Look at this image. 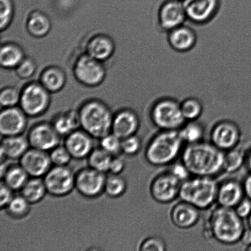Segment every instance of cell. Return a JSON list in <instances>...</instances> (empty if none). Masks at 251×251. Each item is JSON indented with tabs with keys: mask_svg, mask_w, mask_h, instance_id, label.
Here are the masks:
<instances>
[{
	"mask_svg": "<svg viewBox=\"0 0 251 251\" xmlns=\"http://www.w3.org/2000/svg\"><path fill=\"white\" fill-rule=\"evenodd\" d=\"M184 146L179 130H159L148 143L145 158L152 166H170L181 157Z\"/></svg>",
	"mask_w": 251,
	"mask_h": 251,
	"instance_id": "cell-3",
	"label": "cell"
},
{
	"mask_svg": "<svg viewBox=\"0 0 251 251\" xmlns=\"http://www.w3.org/2000/svg\"><path fill=\"white\" fill-rule=\"evenodd\" d=\"M187 19L192 23L205 25L220 11V0H183Z\"/></svg>",
	"mask_w": 251,
	"mask_h": 251,
	"instance_id": "cell-13",
	"label": "cell"
},
{
	"mask_svg": "<svg viewBox=\"0 0 251 251\" xmlns=\"http://www.w3.org/2000/svg\"><path fill=\"white\" fill-rule=\"evenodd\" d=\"M243 188H244L245 197L251 201V173L245 177L243 182Z\"/></svg>",
	"mask_w": 251,
	"mask_h": 251,
	"instance_id": "cell-48",
	"label": "cell"
},
{
	"mask_svg": "<svg viewBox=\"0 0 251 251\" xmlns=\"http://www.w3.org/2000/svg\"><path fill=\"white\" fill-rule=\"evenodd\" d=\"M27 28L31 35L35 37L46 36L51 28L50 21L48 17L41 12H35L30 15Z\"/></svg>",
	"mask_w": 251,
	"mask_h": 251,
	"instance_id": "cell-32",
	"label": "cell"
},
{
	"mask_svg": "<svg viewBox=\"0 0 251 251\" xmlns=\"http://www.w3.org/2000/svg\"><path fill=\"white\" fill-rule=\"evenodd\" d=\"M30 146L28 138L22 135L4 137L1 144V158L21 159Z\"/></svg>",
	"mask_w": 251,
	"mask_h": 251,
	"instance_id": "cell-23",
	"label": "cell"
},
{
	"mask_svg": "<svg viewBox=\"0 0 251 251\" xmlns=\"http://www.w3.org/2000/svg\"><path fill=\"white\" fill-rule=\"evenodd\" d=\"M112 158V155L100 147L92 150L88 156V161L90 167L105 173L109 171Z\"/></svg>",
	"mask_w": 251,
	"mask_h": 251,
	"instance_id": "cell-34",
	"label": "cell"
},
{
	"mask_svg": "<svg viewBox=\"0 0 251 251\" xmlns=\"http://www.w3.org/2000/svg\"><path fill=\"white\" fill-rule=\"evenodd\" d=\"M74 71L80 83L91 87L100 84L105 75V69L100 61L88 55L78 59Z\"/></svg>",
	"mask_w": 251,
	"mask_h": 251,
	"instance_id": "cell-14",
	"label": "cell"
},
{
	"mask_svg": "<svg viewBox=\"0 0 251 251\" xmlns=\"http://www.w3.org/2000/svg\"><path fill=\"white\" fill-rule=\"evenodd\" d=\"M6 208L12 217L21 218L29 213L30 203L23 196H14Z\"/></svg>",
	"mask_w": 251,
	"mask_h": 251,
	"instance_id": "cell-36",
	"label": "cell"
},
{
	"mask_svg": "<svg viewBox=\"0 0 251 251\" xmlns=\"http://www.w3.org/2000/svg\"><path fill=\"white\" fill-rule=\"evenodd\" d=\"M127 189V182L120 174H112L107 177L104 192L110 198L122 196Z\"/></svg>",
	"mask_w": 251,
	"mask_h": 251,
	"instance_id": "cell-35",
	"label": "cell"
},
{
	"mask_svg": "<svg viewBox=\"0 0 251 251\" xmlns=\"http://www.w3.org/2000/svg\"><path fill=\"white\" fill-rule=\"evenodd\" d=\"M106 178L105 173L89 167L76 175L75 188L85 198H97L104 191Z\"/></svg>",
	"mask_w": 251,
	"mask_h": 251,
	"instance_id": "cell-12",
	"label": "cell"
},
{
	"mask_svg": "<svg viewBox=\"0 0 251 251\" xmlns=\"http://www.w3.org/2000/svg\"><path fill=\"white\" fill-rule=\"evenodd\" d=\"M93 138L85 130H75L67 135L65 146L73 158H85L93 150Z\"/></svg>",
	"mask_w": 251,
	"mask_h": 251,
	"instance_id": "cell-22",
	"label": "cell"
},
{
	"mask_svg": "<svg viewBox=\"0 0 251 251\" xmlns=\"http://www.w3.org/2000/svg\"><path fill=\"white\" fill-rule=\"evenodd\" d=\"M13 11L11 0H0V27L1 30L8 26L13 16Z\"/></svg>",
	"mask_w": 251,
	"mask_h": 251,
	"instance_id": "cell-42",
	"label": "cell"
},
{
	"mask_svg": "<svg viewBox=\"0 0 251 251\" xmlns=\"http://www.w3.org/2000/svg\"><path fill=\"white\" fill-rule=\"evenodd\" d=\"M50 103L49 91L43 85L31 83L21 93L20 104L26 115L36 117L46 111Z\"/></svg>",
	"mask_w": 251,
	"mask_h": 251,
	"instance_id": "cell-10",
	"label": "cell"
},
{
	"mask_svg": "<svg viewBox=\"0 0 251 251\" xmlns=\"http://www.w3.org/2000/svg\"><path fill=\"white\" fill-rule=\"evenodd\" d=\"M75 176L67 166H55L44 176L47 191L53 196H67L75 188Z\"/></svg>",
	"mask_w": 251,
	"mask_h": 251,
	"instance_id": "cell-8",
	"label": "cell"
},
{
	"mask_svg": "<svg viewBox=\"0 0 251 251\" xmlns=\"http://www.w3.org/2000/svg\"><path fill=\"white\" fill-rule=\"evenodd\" d=\"M186 21L188 19L183 0H166L157 11V25L167 33L184 25Z\"/></svg>",
	"mask_w": 251,
	"mask_h": 251,
	"instance_id": "cell-11",
	"label": "cell"
},
{
	"mask_svg": "<svg viewBox=\"0 0 251 251\" xmlns=\"http://www.w3.org/2000/svg\"><path fill=\"white\" fill-rule=\"evenodd\" d=\"M245 198L243 183H240L237 179H226L219 184L216 199L218 205L235 208Z\"/></svg>",
	"mask_w": 251,
	"mask_h": 251,
	"instance_id": "cell-19",
	"label": "cell"
},
{
	"mask_svg": "<svg viewBox=\"0 0 251 251\" xmlns=\"http://www.w3.org/2000/svg\"><path fill=\"white\" fill-rule=\"evenodd\" d=\"M29 145L34 149L48 151L58 146L60 135L52 125L39 124L34 126L28 135Z\"/></svg>",
	"mask_w": 251,
	"mask_h": 251,
	"instance_id": "cell-16",
	"label": "cell"
},
{
	"mask_svg": "<svg viewBox=\"0 0 251 251\" xmlns=\"http://www.w3.org/2000/svg\"><path fill=\"white\" fill-rule=\"evenodd\" d=\"M247 151L239 146L225 152L224 172L234 174L239 171L246 164Z\"/></svg>",
	"mask_w": 251,
	"mask_h": 251,
	"instance_id": "cell-31",
	"label": "cell"
},
{
	"mask_svg": "<svg viewBox=\"0 0 251 251\" xmlns=\"http://www.w3.org/2000/svg\"><path fill=\"white\" fill-rule=\"evenodd\" d=\"M246 166H247L248 171L251 173V148L247 152V158H246Z\"/></svg>",
	"mask_w": 251,
	"mask_h": 251,
	"instance_id": "cell-50",
	"label": "cell"
},
{
	"mask_svg": "<svg viewBox=\"0 0 251 251\" xmlns=\"http://www.w3.org/2000/svg\"><path fill=\"white\" fill-rule=\"evenodd\" d=\"M245 248L251 245V228L247 227L241 238L240 242Z\"/></svg>",
	"mask_w": 251,
	"mask_h": 251,
	"instance_id": "cell-49",
	"label": "cell"
},
{
	"mask_svg": "<svg viewBox=\"0 0 251 251\" xmlns=\"http://www.w3.org/2000/svg\"><path fill=\"white\" fill-rule=\"evenodd\" d=\"M47 191L44 179L40 177H31L21 189L23 196L30 204L36 203L43 200Z\"/></svg>",
	"mask_w": 251,
	"mask_h": 251,
	"instance_id": "cell-25",
	"label": "cell"
},
{
	"mask_svg": "<svg viewBox=\"0 0 251 251\" xmlns=\"http://www.w3.org/2000/svg\"><path fill=\"white\" fill-rule=\"evenodd\" d=\"M13 190L7 186L6 184L2 181L1 186H0V204H1V208H6L7 206L12 201L14 198Z\"/></svg>",
	"mask_w": 251,
	"mask_h": 251,
	"instance_id": "cell-46",
	"label": "cell"
},
{
	"mask_svg": "<svg viewBox=\"0 0 251 251\" xmlns=\"http://www.w3.org/2000/svg\"><path fill=\"white\" fill-rule=\"evenodd\" d=\"M142 145V140L138 135H131L122 139V152L127 156H134L140 152Z\"/></svg>",
	"mask_w": 251,
	"mask_h": 251,
	"instance_id": "cell-39",
	"label": "cell"
},
{
	"mask_svg": "<svg viewBox=\"0 0 251 251\" xmlns=\"http://www.w3.org/2000/svg\"><path fill=\"white\" fill-rule=\"evenodd\" d=\"M167 41L175 51L188 52L196 46L198 36L194 29L184 24L167 33Z\"/></svg>",
	"mask_w": 251,
	"mask_h": 251,
	"instance_id": "cell-21",
	"label": "cell"
},
{
	"mask_svg": "<svg viewBox=\"0 0 251 251\" xmlns=\"http://www.w3.org/2000/svg\"><path fill=\"white\" fill-rule=\"evenodd\" d=\"M219 184L213 177L193 176L182 182L179 198L201 210L216 203Z\"/></svg>",
	"mask_w": 251,
	"mask_h": 251,
	"instance_id": "cell-4",
	"label": "cell"
},
{
	"mask_svg": "<svg viewBox=\"0 0 251 251\" xmlns=\"http://www.w3.org/2000/svg\"><path fill=\"white\" fill-rule=\"evenodd\" d=\"M114 51L111 39L104 35H98L89 42L87 47L88 55L100 61L107 60Z\"/></svg>",
	"mask_w": 251,
	"mask_h": 251,
	"instance_id": "cell-24",
	"label": "cell"
},
{
	"mask_svg": "<svg viewBox=\"0 0 251 251\" xmlns=\"http://www.w3.org/2000/svg\"><path fill=\"white\" fill-rule=\"evenodd\" d=\"M152 124L159 130H178L186 123L180 102L174 98H160L152 105L150 112Z\"/></svg>",
	"mask_w": 251,
	"mask_h": 251,
	"instance_id": "cell-6",
	"label": "cell"
},
{
	"mask_svg": "<svg viewBox=\"0 0 251 251\" xmlns=\"http://www.w3.org/2000/svg\"><path fill=\"white\" fill-rule=\"evenodd\" d=\"M41 83L50 92H56L62 89L66 82V77L60 69L51 67L47 69L41 75Z\"/></svg>",
	"mask_w": 251,
	"mask_h": 251,
	"instance_id": "cell-28",
	"label": "cell"
},
{
	"mask_svg": "<svg viewBox=\"0 0 251 251\" xmlns=\"http://www.w3.org/2000/svg\"><path fill=\"white\" fill-rule=\"evenodd\" d=\"M172 165V168L169 171L179 181L183 182L191 178L192 175L183 162L181 161L180 162H176V163L174 162Z\"/></svg>",
	"mask_w": 251,
	"mask_h": 251,
	"instance_id": "cell-44",
	"label": "cell"
},
{
	"mask_svg": "<svg viewBox=\"0 0 251 251\" xmlns=\"http://www.w3.org/2000/svg\"><path fill=\"white\" fill-rule=\"evenodd\" d=\"M180 106L186 122L198 120L203 114V105L198 98H187L180 102Z\"/></svg>",
	"mask_w": 251,
	"mask_h": 251,
	"instance_id": "cell-33",
	"label": "cell"
},
{
	"mask_svg": "<svg viewBox=\"0 0 251 251\" xmlns=\"http://www.w3.org/2000/svg\"><path fill=\"white\" fill-rule=\"evenodd\" d=\"M201 210L186 201H180L170 209L169 220L175 227L189 229L198 225L201 219Z\"/></svg>",
	"mask_w": 251,
	"mask_h": 251,
	"instance_id": "cell-15",
	"label": "cell"
},
{
	"mask_svg": "<svg viewBox=\"0 0 251 251\" xmlns=\"http://www.w3.org/2000/svg\"><path fill=\"white\" fill-rule=\"evenodd\" d=\"M26 114L22 109L12 107L5 108L0 115V132L4 137L22 135L25 130Z\"/></svg>",
	"mask_w": 251,
	"mask_h": 251,
	"instance_id": "cell-18",
	"label": "cell"
},
{
	"mask_svg": "<svg viewBox=\"0 0 251 251\" xmlns=\"http://www.w3.org/2000/svg\"><path fill=\"white\" fill-rule=\"evenodd\" d=\"M21 95L19 91L14 88H6L0 94V102L5 108L14 107L20 102Z\"/></svg>",
	"mask_w": 251,
	"mask_h": 251,
	"instance_id": "cell-41",
	"label": "cell"
},
{
	"mask_svg": "<svg viewBox=\"0 0 251 251\" xmlns=\"http://www.w3.org/2000/svg\"><path fill=\"white\" fill-rule=\"evenodd\" d=\"M180 157L192 176L215 178L224 172L225 152L211 142L185 145Z\"/></svg>",
	"mask_w": 251,
	"mask_h": 251,
	"instance_id": "cell-1",
	"label": "cell"
},
{
	"mask_svg": "<svg viewBox=\"0 0 251 251\" xmlns=\"http://www.w3.org/2000/svg\"><path fill=\"white\" fill-rule=\"evenodd\" d=\"M248 221V227L251 228V213L249 217L247 219Z\"/></svg>",
	"mask_w": 251,
	"mask_h": 251,
	"instance_id": "cell-51",
	"label": "cell"
},
{
	"mask_svg": "<svg viewBox=\"0 0 251 251\" xmlns=\"http://www.w3.org/2000/svg\"><path fill=\"white\" fill-rule=\"evenodd\" d=\"M245 250L247 251H251V245L248 246L247 247H246Z\"/></svg>",
	"mask_w": 251,
	"mask_h": 251,
	"instance_id": "cell-52",
	"label": "cell"
},
{
	"mask_svg": "<svg viewBox=\"0 0 251 251\" xmlns=\"http://www.w3.org/2000/svg\"><path fill=\"white\" fill-rule=\"evenodd\" d=\"M56 131L61 135H66L77 130L81 126L79 114L70 112L58 115L52 125Z\"/></svg>",
	"mask_w": 251,
	"mask_h": 251,
	"instance_id": "cell-26",
	"label": "cell"
},
{
	"mask_svg": "<svg viewBox=\"0 0 251 251\" xmlns=\"http://www.w3.org/2000/svg\"><path fill=\"white\" fill-rule=\"evenodd\" d=\"M81 126L95 139H102L112 131L114 117L103 103L92 100L86 103L79 112Z\"/></svg>",
	"mask_w": 251,
	"mask_h": 251,
	"instance_id": "cell-5",
	"label": "cell"
},
{
	"mask_svg": "<svg viewBox=\"0 0 251 251\" xmlns=\"http://www.w3.org/2000/svg\"><path fill=\"white\" fill-rule=\"evenodd\" d=\"M179 132L185 145L194 144L203 141L205 129L201 123L195 120L186 122Z\"/></svg>",
	"mask_w": 251,
	"mask_h": 251,
	"instance_id": "cell-27",
	"label": "cell"
},
{
	"mask_svg": "<svg viewBox=\"0 0 251 251\" xmlns=\"http://www.w3.org/2000/svg\"><path fill=\"white\" fill-rule=\"evenodd\" d=\"M36 65L34 61L29 58L24 59L17 67V74L22 78L31 77L35 73Z\"/></svg>",
	"mask_w": 251,
	"mask_h": 251,
	"instance_id": "cell-43",
	"label": "cell"
},
{
	"mask_svg": "<svg viewBox=\"0 0 251 251\" xmlns=\"http://www.w3.org/2000/svg\"><path fill=\"white\" fill-rule=\"evenodd\" d=\"M140 121L136 112L130 109L122 110L114 117L112 132L121 139L137 134Z\"/></svg>",
	"mask_w": 251,
	"mask_h": 251,
	"instance_id": "cell-20",
	"label": "cell"
},
{
	"mask_svg": "<svg viewBox=\"0 0 251 251\" xmlns=\"http://www.w3.org/2000/svg\"><path fill=\"white\" fill-rule=\"evenodd\" d=\"M50 157L52 164L56 166H67L71 161V156L70 152L65 146H57L51 150Z\"/></svg>",
	"mask_w": 251,
	"mask_h": 251,
	"instance_id": "cell-40",
	"label": "cell"
},
{
	"mask_svg": "<svg viewBox=\"0 0 251 251\" xmlns=\"http://www.w3.org/2000/svg\"><path fill=\"white\" fill-rule=\"evenodd\" d=\"M24 52L17 45L12 44L2 46L0 53V63L7 69L17 68L24 60Z\"/></svg>",
	"mask_w": 251,
	"mask_h": 251,
	"instance_id": "cell-30",
	"label": "cell"
},
{
	"mask_svg": "<svg viewBox=\"0 0 251 251\" xmlns=\"http://www.w3.org/2000/svg\"><path fill=\"white\" fill-rule=\"evenodd\" d=\"M242 139V130L232 120H221L211 130L210 142L225 152L239 146Z\"/></svg>",
	"mask_w": 251,
	"mask_h": 251,
	"instance_id": "cell-9",
	"label": "cell"
},
{
	"mask_svg": "<svg viewBox=\"0 0 251 251\" xmlns=\"http://www.w3.org/2000/svg\"><path fill=\"white\" fill-rule=\"evenodd\" d=\"M122 139L114 133H109L100 139V147L112 156H116L122 152Z\"/></svg>",
	"mask_w": 251,
	"mask_h": 251,
	"instance_id": "cell-37",
	"label": "cell"
},
{
	"mask_svg": "<svg viewBox=\"0 0 251 251\" xmlns=\"http://www.w3.org/2000/svg\"><path fill=\"white\" fill-rule=\"evenodd\" d=\"M138 251H165L167 250V245L161 237L152 236L143 240L139 243Z\"/></svg>",
	"mask_w": 251,
	"mask_h": 251,
	"instance_id": "cell-38",
	"label": "cell"
},
{
	"mask_svg": "<svg viewBox=\"0 0 251 251\" xmlns=\"http://www.w3.org/2000/svg\"><path fill=\"white\" fill-rule=\"evenodd\" d=\"M29 175L21 165L8 167L2 178L4 183L13 191L21 190L28 180Z\"/></svg>",
	"mask_w": 251,
	"mask_h": 251,
	"instance_id": "cell-29",
	"label": "cell"
},
{
	"mask_svg": "<svg viewBox=\"0 0 251 251\" xmlns=\"http://www.w3.org/2000/svg\"><path fill=\"white\" fill-rule=\"evenodd\" d=\"M126 167L125 161L120 157H113L109 167L112 174H120L124 171Z\"/></svg>",
	"mask_w": 251,
	"mask_h": 251,
	"instance_id": "cell-47",
	"label": "cell"
},
{
	"mask_svg": "<svg viewBox=\"0 0 251 251\" xmlns=\"http://www.w3.org/2000/svg\"><path fill=\"white\" fill-rule=\"evenodd\" d=\"M20 159V165L31 177L44 176L52 164L48 151L34 148L27 150Z\"/></svg>",
	"mask_w": 251,
	"mask_h": 251,
	"instance_id": "cell-17",
	"label": "cell"
},
{
	"mask_svg": "<svg viewBox=\"0 0 251 251\" xmlns=\"http://www.w3.org/2000/svg\"><path fill=\"white\" fill-rule=\"evenodd\" d=\"M246 228L244 220L237 215L234 208L218 205L211 210L204 232L206 237L221 244L233 245L240 242Z\"/></svg>",
	"mask_w": 251,
	"mask_h": 251,
	"instance_id": "cell-2",
	"label": "cell"
},
{
	"mask_svg": "<svg viewBox=\"0 0 251 251\" xmlns=\"http://www.w3.org/2000/svg\"><path fill=\"white\" fill-rule=\"evenodd\" d=\"M236 213L243 220L247 219L251 213V201L245 197L234 208Z\"/></svg>",
	"mask_w": 251,
	"mask_h": 251,
	"instance_id": "cell-45",
	"label": "cell"
},
{
	"mask_svg": "<svg viewBox=\"0 0 251 251\" xmlns=\"http://www.w3.org/2000/svg\"><path fill=\"white\" fill-rule=\"evenodd\" d=\"M181 183L171 171L162 172L150 183V195L157 203H171L179 198Z\"/></svg>",
	"mask_w": 251,
	"mask_h": 251,
	"instance_id": "cell-7",
	"label": "cell"
}]
</instances>
